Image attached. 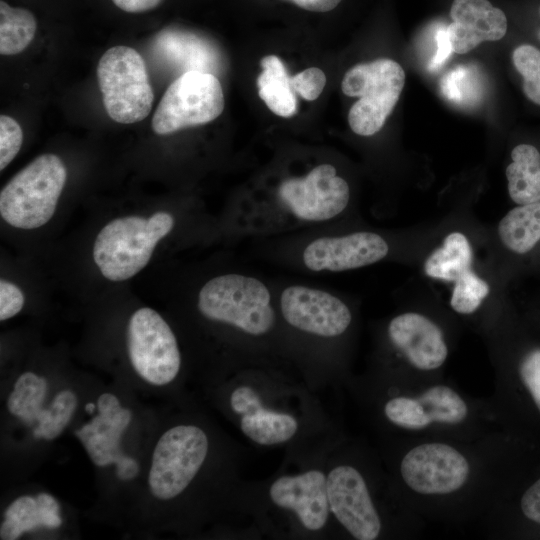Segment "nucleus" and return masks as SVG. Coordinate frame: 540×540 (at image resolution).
<instances>
[{"instance_id":"obj_2","label":"nucleus","mask_w":540,"mask_h":540,"mask_svg":"<svg viewBox=\"0 0 540 540\" xmlns=\"http://www.w3.org/2000/svg\"><path fill=\"white\" fill-rule=\"evenodd\" d=\"M196 309L249 341L271 339L281 330L272 279L245 269L206 280L196 294Z\"/></svg>"},{"instance_id":"obj_9","label":"nucleus","mask_w":540,"mask_h":540,"mask_svg":"<svg viewBox=\"0 0 540 540\" xmlns=\"http://www.w3.org/2000/svg\"><path fill=\"white\" fill-rule=\"evenodd\" d=\"M208 438L195 425H178L158 440L152 455L148 484L154 497L169 500L182 493L206 459Z\"/></svg>"},{"instance_id":"obj_3","label":"nucleus","mask_w":540,"mask_h":540,"mask_svg":"<svg viewBox=\"0 0 540 540\" xmlns=\"http://www.w3.org/2000/svg\"><path fill=\"white\" fill-rule=\"evenodd\" d=\"M175 225L174 215L166 211H158L149 218L128 215L113 219L95 238L94 263L106 279L128 280L146 267L156 245Z\"/></svg>"},{"instance_id":"obj_23","label":"nucleus","mask_w":540,"mask_h":540,"mask_svg":"<svg viewBox=\"0 0 540 540\" xmlns=\"http://www.w3.org/2000/svg\"><path fill=\"white\" fill-rule=\"evenodd\" d=\"M46 391L47 382L44 378L32 372H25L18 377L8 397V410L24 422L32 423L42 409L41 403Z\"/></svg>"},{"instance_id":"obj_4","label":"nucleus","mask_w":540,"mask_h":540,"mask_svg":"<svg viewBox=\"0 0 540 540\" xmlns=\"http://www.w3.org/2000/svg\"><path fill=\"white\" fill-rule=\"evenodd\" d=\"M281 329L316 343L342 338L353 313L348 302L324 286L272 279Z\"/></svg>"},{"instance_id":"obj_8","label":"nucleus","mask_w":540,"mask_h":540,"mask_svg":"<svg viewBox=\"0 0 540 540\" xmlns=\"http://www.w3.org/2000/svg\"><path fill=\"white\" fill-rule=\"evenodd\" d=\"M224 106L218 78L209 72L189 70L165 91L152 118V129L157 135H169L203 125L219 117Z\"/></svg>"},{"instance_id":"obj_27","label":"nucleus","mask_w":540,"mask_h":540,"mask_svg":"<svg viewBox=\"0 0 540 540\" xmlns=\"http://www.w3.org/2000/svg\"><path fill=\"white\" fill-rule=\"evenodd\" d=\"M77 407V397L71 390L59 392L52 403V419L41 433V438L51 440L59 436L69 423Z\"/></svg>"},{"instance_id":"obj_33","label":"nucleus","mask_w":540,"mask_h":540,"mask_svg":"<svg viewBox=\"0 0 540 540\" xmlns=\"http://www.w3.org/2000/svg\"><path fill=\"white\" fill-rule=\"evenodd\" d=\"M116 475L120 480H131L135 478L139 472L138 463L131 457L125 456L123 453L116 461Z\"/></svg>"},{"instance_id":"obj_13","label":"nucleus","mask_w":540,"mask_h":540,"mask_svg":"<svg viewBox=\"0 0 540 540\" xmlns=\"http://www.w3.org/2000/svg\"><path fill=\"white\" fill-rule=\"evenodd\" d=\"M387 335L391 345L419 370H435L447 359L448 348L442 330L423 314L396 315L388 323Z\"/></svg>"},{"instance_id":"obj_28","label":"nucleus","mask_w":540,"mask_h":540,"mask_svg":"<svg viewBox=\"0 0 540 540\" xmlns=\"http://www.w3.org/2000/svg\"><path fill=\"white\" fill-rule=\"evenodd\" d=\"M23 131L20 124L8 115L0 116V170L8 166L20 151Z\"/></svg>"},{"instance_id":"obj_31","label":"nucleus","mask_w":540,"mask_h":540,"mask_svg":"<svg viewBox=\"0 0 540 540\" xmlns=\"http://www.w3.org/2000/svg\"><path fill=\"white\" fill-rule=\"evenodd\" d=\"M25 302L23 292L6 279L0 280V320L12 318L21 311Z\"/></svg>"},{"instance_id":"obj_11","label":"nucleus","mask_w":540,"mask_h":540,"mask_svg":"<svg viewBox=\"0 0 540 540\" xmlns=\"http://www.w3.org/2000/svg\"><path fill=\"white\" fill-rule=\"evenodd\" d=\"M400 472L404 482L419 494H449L466 483L470 466L454 447L424 443L407 452Z\"/></svg>"},{"instance_id":"obj_40","label":"nucleus","mask_w":540,"mask_h":540,"mask_svg":"<svg viewBox=\"0 0 540 540\" xmlns=\"http://www.w3.org/2000/svg\"><path fill=\"white\" fill-rule=\"evenodd\" d=\"M539 13H540V9H539ZM539 38H540V31H539Z\"/></svg>"},{"instance_id":"obj_39","label":"nucleus","mask_w":540,"mask_h":540,"mask_svg":"<svg viewBox=\"0 0 540 540\" xmlns=\"http://www.w3.org/2000/svg\"><path fill=\"white\" fill-rule=\"evenodd\" d=\"M95 408H96V406L93 403H87L86 406H85L86 412H88L90 414H92L94 412Z\"/></svg>"},{"instance_id":"obj_32","label":"nucleus","mask_w":540,"mask_h":540,"mask_svg":"<svg viewBox=\"0 0 540 540\" xmlns=\"http://www.w3.org/2000/svg\"><path fill=\"white\" fill-rule=\"evenodd\" d=\"M520 506L523 514L529 520L540 524V479L525 491Z\"/></svg>"},{"instance_id":"obj_16","label":"nucleus","mask_w":540,"mask_h":540,"mask_svg":"<svg viewBox=\"0 0 540 540\" xmlns=\"http://www.w3.org/2000/svg\"><path fill=\"white\" fill-rule=\"evenodd\" d=\"M230 405L241 416L240 428L244 435L260 445L286 442L298 430V422L293 416L263 407L258 393L250 386L234 389Z\"/></svg>"},{"instance_id":"obj_10","label":"nucleus","mask_w":540,"mask_h":540,"mask_svg":"<svg viewBox=\"0 0 540 540\" xmlns=\"http://www.w3.org/2000/svg\"><path fill=\"white\" fill-rule=\"evenodd\" d=\"M127 348L134 370L150 384L166 385L180 370L181 354L175 334L152 308L142 307L130 317Z\"/></svg>"},{"instance_id":"obj_25","label":"nucleus","mask_w":540,"mask_h":540,"mask_svg":"<svg viewBox=\"0 0 540 540\" xmlns=\"http://www.w3.org/2000/svg\"><path fill=\"white\" fill-rule=\"evenodd\" d=\"M512 62L523 77V92L533 103L540 105V50L530 44L516 47Z\"/></svg>"},{"instance_id":"obj_17","label":"nucleus","mask_w":540,"mask_h":540,"mask_svg":"<svg viewBox=\"0 0 540 540\" xmlns=\"http://www.w3.org/2000/svg\"><path fill=\"white\" fill-rule=\"evenodd\" d=\"M505 175L508 193L518 205L540 202V152L530 144H519L511 152Z\"/></svg>"},{"instance_id":"obj_20","label":"nucleus","mask_w":540,"mask_h":540,"mask_svg":"<svg viewBox=\"0 0 540 540\" xmlns=\"http://www.w3.org/2000/svg\"><path fill=\"white\" fill-rule=\"evenodd\" d=\"M498 236L508 250L529 252L540 240V202L511 209L499 222Z\"/></svg>"},{"instance_id":"obj_29","label":"nucleus","mask_w":540,"mask_h":540,"mask_svg":"<svg viewBox=\"0 0 540 540\" xmlns=\"http://www.w3.org/2000/svg\"><path fill=\"white\" fill-rule=\"evenodd\" d=\"M291 84L303 99L314 101L323 92L326 76L320 68L310 67L291 76Z\"/></svg>"},{"instance_id":"obj_14","label":"nucleus","mask_w":540,"mask_h":540,"mask_svg":"<svg viewBox=\"0 0 540 540\" xmlns=\"http://www.w3.org/2000/svg\"><path fill=\"white\" fill-rule=\"evenodd\" d=\"M269 495L276 506L295 512L306 529L317 531L325 526L330 509L327 477L322 471L279 477L272 483Z\"/></svg>"},{"instance_id":"obj_30","label":"nucleus","mask_w":540,"mask_h":540,"mask_svg":"<svg viewBox=\"0 0 540 540\" xmlns=\"http://www.w3.org/2000/svg\"><path fill=\"white\" fill-rule=\"evenodd\" d=\"M521 381L540 411V348L528 352L519 366Z\"/></svg>"},{"instance_id":"obj_26","label":"nucleus","mask_w":540,"mask_h":540,"mask_svg":"<svg viewBox=\"0 0 540 540\" xmlns=\"http://www.w3.org/2000/svg\"><path fill=\"white\" fill-rule=\"evenodd\" d=\"M384 413L390 422L409 430L425 429L431 424L417 398H392L385 404Z\"/></svg>"},{"instance_id":"obj_19","label":"nucleus","mask_w":540,"mask_h":540,"mask_svg":"<svg viewBox=\"0 0 540 540\" xmlns=\"http://www.w3.org/2000/svg\"><path fill=\"white\" fill-rule=\"evenodd\" d=\"M471 244L463 233H449L440 247L430 253L424 262L425 274L433 279L455 282L472 269Z\"/></svg>"},{"instance_id":"obj_7","label":"nucleus","mask_w":540,"mask_h":540,"mask_svg":"<svg viewBox=\"0 0 540 540\" xmlns=\"http://www.w3.org/2000/svg\"><path fill=\"white\" fill-rule=\"evenodd\" d=\"M97 78L111 119L131 124L149 115L154 93L145 61L135 49L124 45L108 49L98 62Z\"/></svg>"},{"instance_id":"obj_34","label":"nucleus","mask_w":540,"mask_h":540,"mask_svg":"<svg viewBox=\"0 0 540 540\" xmlns=\"http://www.w3.org/2000/svg\"><path fill=\"white\" fill-rule=\"evenodd\" d=\"M121 10L129 13H138L157 7L162 0H112Z\"/></svg>"},{"instance_id":"obj_35","label":"nucleus","mask_w":540,"mask_h":540,"mask_svg":"<svg viewBox=\"0 0 540 540\" xmlns=\"http://www.w3.org/2000/svg\"><path fill=\"white\" fill-rule=\"evenodd\" d=\"M300 8L312 12H328L333 10L341 0H287Z\"/></svg>"},{"instance_id":"obj_24","label":"nucleus","mask_w":540,"mask_h":540,"mask_svg":"<svg viewBox=\"0 0 540 540\" xmlns=\"http://www.w3.org/2000/svg\"><path fill=\"white\" fill-rule=\"evenodd\" d=\"M489 292V284L471 269L454 282L450 305L455 312L469 315L480 307Z\"/></svg>"},{"instance_id":"obj_6","label":"nucleus","mask_w":540,"mask_h":540,"mask_svg":"<svg viewBox=\"0 0 540 540\" xmlns=\"http://www.w3.org/2000/svg\"><path fill=\"white\" fill-rule=\"evenodd\" d=\"M405 71L389 58L359 63L343 76L342 92L358 97L348 112L351 130L363 137L378 133L394 110L405 85Z\"/></svg>"},{"instance_id":"obj_5","label":"nucleus","mask_w":540,"mask_h":540,"mask_svg":"<svg viewBox=\"0 0 540 540\" xmlns=\"http://www.w3.org/2000/svg\"><path fill=\"white\" fill-rule=\"evenodd\" d=\"M67 180L62 159L51 153L36 157L2 188L0 214L12 227L32 230L53 217Z\"/></svg>"},{"instance_id":"obj_36","label":"nucleus","mask_w":540,"mask_h":540,"mask_svg":"<svg viewBox=\"0 0 540 540\" xmlns=\"http://www.w3.org/2000/svg\"><path fill=\"white\" fill-rule=\"evenodd\" d=\"M436 41L438 43V51L431 65L433 69L439 67L445 61L446 57H448L449 52L452 51L447 38L446 28H440L437 31Z\"/></svg>"},{"instance_id":"obj_38","label":"nucleus","mask_w":540,"mask_h":540,"mask_svg":"<svg viewBox=\"0 0 540 540\" xmlns=\"http://www.w3.org/2000/svg\"><path fill=\"white\" fill-rule=\"evenodd\" d=\"M37 501L40 505H42L43 507L47 508V509H50L54 512H57L59 513L60 512V507H59V504L58 502L54 499L53 496L47 494V493H40L37 495Z\"/></svg>"},{"instance_id":"obj_22","label":"nucleus","mask_w":540,"mask_h":540,"mask_svg":"<svg viewBox=\"0 0 540 540\" xmlns=\"http://www.w3.org/2000/svg\"><path fill=\"white\" fill-rule=\"evenodd\" d=\"M416 398L431 423L458 424L467 417L468 407L465 401L446 385L429 387Z\"/></svg>"},{"instance_id":"obj_37","label":"nucleus","mask_w":540,"mask_h":540,"mask_svg":"<svg viewBox=\"0 0 540 540\" xmlns=\"http://www.w3.org/2000/svg\"><path fill=\"white\" fill-rule=\"evenodd\" d=\"M97 408L100 414L114 415L122 409L119 399L111 393H103L97 400Z\"/></svg>"},{"instance_id":"obj_15","label":"nucleus","mask_w":540,"mask_h":540,"mask_svg":"<svg viewBox=\"0 0 540 540\" xmlns=\"http://www.w3.org/2000/svg\"><path fill=\"white\" fill-rule=\"evenodd\" d=\"M450 17L446 33L457 54H466L483 42L498 41L507 32L505 13L488 0H453Z\"/></svg>"},{"instance_id":"obj_12","label":"nucleus","mask_w":540,"mask_h":540,"mask_svg":"<svg viewBox=\"0 0 540 540\" xmlns=\"http://www.w3.org/2000/svg\"><path fill=\"white\" fill-rule=\"evenodd\" d=\"M330 512L358 540H374L381 531V520L367 485L352 466L340 465L327 475Z\"/></svg>"},{"instance_id":"obj_1","label":"nucleus","mask_w":540,"mask_h":540,"mask_svg":"<svg viewBox=\"0 0 540 540\" xmlns=\"http://www.w3.org/2000/svg\"><path fill=\"white\" fill-rule=\"evenodd\" d=\"M282 172L273 185L259 184L234 198L224 222L231 238L260 240L340 224L349 213L351 186L332 162Z\"/></svg>"},{"instance_id":"obj_18","label":"nucleus","mask_w":540,"mask_h":540,"mask_svg":"<svg viewBox=\"0 0 540 540\" xmlns=\"http://www.w3.org/2000/svg\"><path fill=\"white\" fill-rule=\"evenodd\" d=\"M260 64L263 71L257 78L259 97L274 114L285 118L295 115L297 99L283 61L276 55H267Z\"/></svg>"},{"instance_id":"obj_21","label":"nucleus","mask_w":540,"mask_h":540,"mask_svg":"<svg viewBox=\"0 0 540 540\" xmlns=\"http://www.w3.org/2000/svg\"><path fill=\"white\" fill-rule=\"evenodd\" d=\"M37 21L27 9L11 7L0 1V53L15 55L22 52L34 39Z\"/></svg>"}]
</instances>
